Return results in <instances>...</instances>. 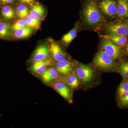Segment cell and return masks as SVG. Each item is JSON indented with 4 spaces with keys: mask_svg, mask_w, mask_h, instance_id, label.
<instances>
[{
    "mask_svg": "<svg viewBox=\"0 0 128 128\" xmlns=\"http://www.w3.org/2000/svg\"><path fill=\"white\" fill-rule=\"evenodd\" d=\"M50 43V50L53 58L56 61L58 62L65 59L66 54L60 45L51 40Z\"/></svg>",
    "mask_w": 128,
    "mask_h": 128,
    "instance_id": "7",
    "label": "cell"
},
{
    "mask_svg": "<svg viewBox=\"0 0 128 128\" xmlns=\"http://www.w3.org/2000/svg\"><path fill=\"white\" fill-rule=\"evenodd\" d=\"M53 87L64 98L68 100L71 98V92L64 82L61 81L57 82L53 84Z\"/></svg>",
    "mask_w": 128,
    "mask_h": 128,
    "instance_id": "10",
    "label": "cell"
},
{
    "mask_svg": "<svg viewBox=\"0 0 128 128\" xmlns=\"http://www.w3.org/2000/svg\"><path fill=\"white\" fill-rule=\"evenodd\" d=\"M77 34L76 28H73L63 36L62 39V41L66 44H68L71 42L75 38L77 35Z\"/></svg>",
    "mask_w": 128,
    "mask_h": 128,
    "instance_id": "21",
    "label": "cell"
},
{
    "mask_svg": "<svg viewBox=\"0 0 128 128\" xmlns=\"http://www.w3.org/2000/svg\"><path fill=\"white\" fill-rule=\"evenodd\" d=\"M15 0H0V2L3 4H11L14 2Z\"/></svg>",
    "mask_w": 128,
    "mask_h": 128,
    "instance_id": "28",
    "label": "cell"
},
{
    "mask_svg": "<svg viewBox=\"0 0 128 128\" xmlns=\"http://www.w3.org/2000/svg\"><path fill=\"white\" fill-rule=\"evenodd\" d=\"M34 0H19V2L23 4H27L30 6L33 5Z\"/></svg>",
    "mask_w": 128,
    "mask_h": 128,
    "instance_id": "27",
    "label": "cell"
},
{
    "mask_svg": "<svg viewBox=\"0 0 128 128\" xmlns=\"http://www.w3.org/2000/svg\"><path fill=\"white\" fill-rule=\"evenodd\" d=\"M83 15L85 22L88 25L94 26L103 21L96 0H86Z\"/></svg>",
    "mask_w": 128,
    "mask_h": 128,
    "instance_id": "1",
    "label": "cell"
},
{
    "mask_svg": "<svg viewBox=\"0 0 128 128\" xmlns=\"http://www.w3.org/2000/svg\"><path fill=\"white\" fill-rule=\"evenodd\" d=\"M106 30L109 34L128 36V24L121 23L112 24L108 25Z\"/></svg>",
    "mask_w": 128,
    "mask_h": 128,
    "instance_id": "5",
    "label": "cell"
},
{
    "mask_svg": "<svg viewBox=\"0 0 128 128\" xmlns=\"http://www.w3.org/2000/svg\"><path fill=\"white\" fill-rule=\"evenodd\" d=\"M41 78L43 81L46 83H48L57 80L58 77V72L54 68L47 69L42 74Z\"/></svg>",
    "mask_w": 128,
    "mask_h": 128,
    "instance_id": "11",
    "label": "cell"
},
{
    "mask_svg": "<svg viewBox=\"0 0 128 128\" xmlns=\"http://www.w3.org/2000/svg\"><path fill=\"white\" fill-rule=\"evenodd\" d=\"M56 69L58 73L67 75L72 70V66L70 62L65 59L57 62Z\"/></svg>",
    "mask_w": 128,
    "mask_h": 128,
    "instance_id": "12",
    "label": "cell"
},
{
    "mask_svg": "<svg viewBox=\"0 0 128 128\" xmlns=\"http://www.w3.org/2000/svg\"><path fill=\"white\" fill-rule=\"evenodd\" d=\"M97 3L99 8L107 16H112L117 14V0H98Z\"/></svg>",
    "mask_w": 128,
    "mask_h": 128,
    "instance_id": "4",
    "label": "cell"
},
{
    "mask_svg": "<svg viewBox=\"0 0 128 128\" xmlns=\"http://www.w3.org/2000/svg\"><path fill=\"white\" fill-rule=\"evenodd\" d=\"M49 53V49L48 46L44 44L40 45L34 50L32 57L34 62L46 60Z\"/></svg>",
    "mask_w": 128,
    "mask_h": 128,
    "instance_id": "8",
    "label": "cell"
},
{
    "mask_svg": "<svg viewBox=\"0 0 128 128\" xmlns=\"http://www.w3.org/2000/svg\"><path fill=\"white\" fill-rule=\"evenodd\" d=\"M66 81V84L73 89L77 88L80 84L78 77L74 73L67 76Z\"/></svg>",
    "mask_w": 128,
    "mask_h": 128,
    "instance_id": "20",
    "label": "cell"
},
{
    "mask_svg": "<svg viewBox=\"0 0 128 128\" xmlns=\"http://www.w3.org/2000/svg\"><path fill=\"white\" fill-rule=\"evenodd\" d=\"M126 51H127V53L128 54V44L127 45V47H126Z\"/></svg>",
    "mask_w": 128,
    "mask_h": 128,
    "instance_id": "29",
    "label": "cell"
},
{
    "mask_svg": "<svg viewBox=\"0 0 128 128\" xmlns=\"http://www.w3.org/2000/svg\"><path fill=\"white\" fill-rule=\"evenodd\" d=\"M102 48L113 59H117L121 58L122 54V50L120 46L114 43L110 40H104L102 43Z\"/></svg>",
    "mask_w": 128,
    "mask_h": 128,
    "instance_id": "3",
    "label": "cell"
},
{
    "mask_svg": "<svg viewBox=\"0 0 128 128\" xmlns=\"http://www.w3.org/2000/svg\"><path fill=\"white\" fill-rule=\"evenodd\" d=\"M94 64L97 68L105 71L112 70L115 66L113 59L104 50H100L96 54Z\"/></svg>",
    "mask_w": 128,
    "mask_h": 128,
    "instance_id": "2",
    "label": "cell"
},
{
    "mask_svg": "<svg viewBox=\"0 0 128 128\" xmlns=\"http://www.w3.org/2000/svg\"><path fill=\"white\" fill-rule=\"evenodd\" d=\"M119 72L123 77L128 78V61L121 64L120 66Z\"/></svg>",
    "mask_w": 128,
    "mask_h": 128,
    "instance_id": "25",
    "label": "cell"
},
{
    "mask_svg": "<svg viewBox=\"0 0 128 128\" xmlns=\"http://www.w3.org/2000/svg\"><path fill=\"white\" fill-rule=\"evenodd\" d=\"M128 91V80H125L121 82L118 90V94L121 97L124 93Z\"/></svg>",
    "mask_w": 128,
    "mask_h": 128,
    "instance_id": "23",
    "label": "cell"
},
{
    "mask_svg": "<svg viewBox=\"0 0 128 128\" xmlns=\"http://www.w3.org/2000/svg\"><path fill=\"white\" fill-rule=\"evenodd\" d=\"M27 22V26L38 30L40 28L41 25V20L37 18L32 13L28 14L26 18Z\"/></svg>",
    "mask_w": 128,
    "mask_h": 128,
    "instance_id": "14",
    "label": "cell"
},
{
    "mask_svg": "<svg viewBox=\"0 0 128 128\" xmlns=\"http://www.w3.org/2000/svg\"><path fill=\"white\" fill-rule=\"evenodd\" d=\"M2 14L6 20H10L15 17V13L13 8L8 5H5L2 8Z\"/></svg>",
    "mask_w": 128,
    "mask_h": 128,
    "instance_id": "17",
    "label": "cell"
},
{
    "mask_svg": "<svg viewBox=\"0 0 128 128\" xmlns=\"http://www.w3.org/2000/svg\"><path fill=\"white\" fill-rule=\"evenodd\" d=\"M16 14L19 18H26L29 14V10L26 5L21 4L17 7Z\"/></svg>",
    "mask_w": 128,
    "mask_h": 128,
    "instance_id": "22",
    "label": "cell"
},
{
    "mask_svg": "<svg viewBox=\"0 0 128 128\" xmlns=\"http://www.w3.org/2000/svg\"><path fill=\"white\" fill-rule=\"evenodd\" d=\"M118 3L117 14L121 18L128 17V0H117Z\"/></svg>",
    "mask_w": 128,
    "mask_h": 128,
    "instance_id": "13",
    "label": "cell"
},
{
    "mask_svg": "<svg viewBox=\"0 0 128 128\" xmlns=\"http://www.w3.org/2000/svg\"><path fill=\"white\" fill-rule=\"evenodd\" d=\"M32 33V28L26 26L15 31L14 35L16 38L22 39L30 36Z\"/></svg>",
    "mask_w": 128,
    "mask_h": 128,
    "instance_id": "16",
    "label": "cell"
},
{
    "mask_svg": "<svg viewBox=\"0 0 128 128\" xmlns=\"http://www.w3.org/2000/svg\"><path fill=\"white\" fill-rule=\"evenodd\" d=\"M76 73L80 80L83 82H89L94 76L93 70L89 66L80 65L76 70Z\"/></svg>",
    "mask_w": 128,
    "mask_h": 128,
    "instance_id": "6",
    "label": "cell"
},
{
    "mask_svg": "<svg viewBox=\"0 0 128 128\" xmlns=\"http://www.w3.org/2000/svg\"><path fill=\"white\" fill-rule=\"evenodd\" d=\"M27 26V22L26 19L20 18L12 26V29L15 31L25 27Z\"/></svg>",
    "mask_w": 128,
    "mask_h": 128,
    "instance_id": "24",
    "label": "cell"
},
{
    "mask_svg": "<svg viewBox=\"0 0 128 128\" xmlns=\"http://www.w3.org/2000/svg\"><path fill=\"white\" fill-rule=\"evenodd\" d=\"M51 64L50 60H45L36 61L32 64L31 70L33 73L37 75H41L47 69Z\"/></svg>",
    "mask_w": 128,
    "mask_h": 128,
    "instance_id": "9",
    "label": "cell"
},
{
    "mask_svg": "<svg viewBox=\"0 0 128 128\" xmlns=\"http://www.w3.org/2000/svg\"><path fill=\"white\" fill-rule=\"evenodd\" d=\"M11 25L8 22H0V38H4L9 36L10 34Z\"/></svg>",
    "mask_w": 128,
    "mask_h": 128,
    "instance_id": "18",
    "label": "cell"
},
{
    "mask_svg": "<svg viewBox=\"0 0 128 128\" xmlns=\"http://www.w3.org/2000/svg\"><path fill=\"white\" fill-rule=\"evenodd\" d=\"M31 13L37 18L41 20L44 16V9L43 7L39 4H35L32 7Z\"/></svg>",
    "mask_w": 128,
    "mask_h": 128,
    "instance_id": "19",
    "label": "cell"
},
{
    "mask_svg": "<svg viewBox=\"0 0 128 128\" xmlns=\"http://www.w3.org/2000/svg\"><path fill=\"white\" fill-rule=\"evenodd\" d=\"M120 104L123 106H128V91L120 98Z\"/></svg>",
    "mask_w": 128,
    "mask_h": 128,
    "instance_id": "26",
    "label": "cell"
},
{
    "mask_svg": "<svg viewBox=\"0 0 128 128\" xmlns=\"http://www.w3.org/2000/svg\"><path fill=\"white\" fill-rule=\"evenodd\" d=\"M104 37L106 39L110 40L115 44L120 46L125 45L128 41L126 36L109 34L105 35Z\"/></svg>",
    "mask_w": 128,
    "mask_h": 128,
    "instance_id": "15",
    "label": "cell"
}]
</instances>
